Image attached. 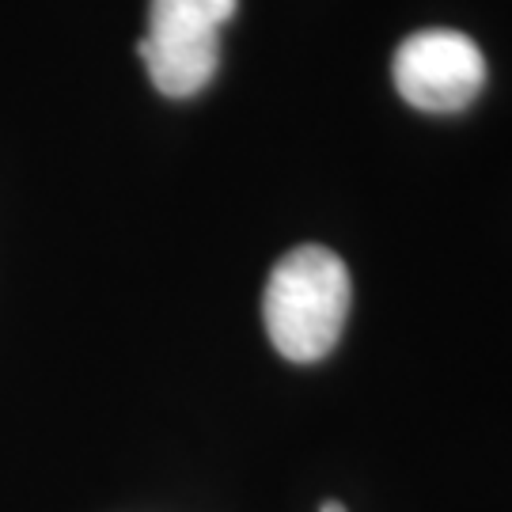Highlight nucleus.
<instances>
[{
    "mask_svg": "<svg viewBox=\"0 0 512 512\" xmlns=\"http://www.w3.org/2000/svg\"><path fill=\"white\" fill-rule=\"evenodd\" d=\"M349 270L330 247L304 243L277 262L262 296L274 349L293 365H315L338 346L349 315Z\"/></svg>",
    "mask_w": 512,
    "mask_h": 512,
    "instance_id": "nucleus-1",
    "label": "nucleus"
},
{
    "mask_svg": "<svg viewBox=\"0 0 512 512\" xmlns=\"http://www.w3.org/2000/svg\"><path fill=\"white\" fill-rule=\"evenodd\" d=\"M239 0H152L148 31L137 46L156 92L190 99L217 76L220 27L236 16Z\"/></svg>",
    "mask_w": 512,
    "mask_h": 512,
    "instance_id": "nucleus-2",
    "label": "nucleus"
},
{
    "mask_svg": "<svg viewBox=\"0 0 512 512\" xmlns=\"http://www.w3.org/2000/svg\"><path fill=\"white\" fill-rule=\"evenodd\" d=\"M486 84V57L475 38L429 27L395 50V88L425 114H456L471 107Z\"/></svg>",
    "mask_w": 512,
    "mask_h": 512,
    "instance_id": "nucleus-3",
    "label": "nucleus"
},
{
    "mask_svg": "<svg viewBox=\"0 0 512 512\" xmlns=\"http://www.w3.org/2000/svg\"><path fill=\"white\" fill-rule=\"evenodd\" d=\"M319 512H346V505H342V501H323Z\"/></svg>",
    "mask_w": 512,
    "mask_h": 512,
    "instance_id": "nucleus-4",
    "label": "nucleus"
}]
</instances>
